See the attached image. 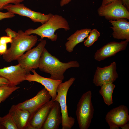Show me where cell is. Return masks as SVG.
Listing matches in <instances>:
<instances>
[{"label": "cell", "mask_w": 129, "mask_h": 129, "mask_svg": "<svg viewBox=\"0 0 129 129\" xmlns=\"http://www.w3.org/2000/svg\"><path fill=\"white\" fill-rule=\"evenodd\" d=\"M5 31L7 34V36L12 38L15 37L17 34V32L11 30L10 28H7L5 29Z\"/></svg>", "instance_id": "cell-27"}, {"label": "cell", "mask_w": 129, "mask_h": 129, "mask_svg": "<svg viewBox=\"0 0 129 129\" xmlns=\"http://www.w3.org/2000/svg\"></svg>", "instance_id": "cell-35"}, {"label": "cell", "mask_w": 129, "mask_h": 129, "mask_svg": "<svg viewBox=\"0 0 129 129\" xmlns=\"http://www.w3.org/2000/svg\"><path fill=\"white\" fill-rule=\"evenodd\" d=\"M8 113L11 116L18 129H26L31 115L27 111L22 109L16 105H12Z\"/></svg>", "instance_id": "cell-18"}, {"label": "cell", "mask_w": 129, "mask_h": 129, "mask_svg": "<svg viewBox=\"0 0 129 129\" xmlns=\"http://www.w3.org/2000/svg\"><path fill=\"white\" fill-rule=\"evenodd\" d=\"M129 42L126 40L119 42H110L97 51L94 55V59L100 61L114 56L118 53L125 50Z\"/></svg>", "instance_id": "cell-14"}, {"label": "cell", "mask_w": 129, "mask_h": 129, "mask_svg": "<svg viewBox=\"0 0 129 129\" xmlns=\"http://www.w3.org/2000/svg\"><path fill=\"white\" fill-rule=\"evenodd\" d=\"M3 9L14 14L27 17L34 22H39L42 24L47 22L54 15L51 13L45 14L33 11L21 3L8 4L4 7Z\"/></svg>", "instance_id": "cell-9"}, {"label": "cell", "mask_w": 129, "mask_h": 129, "mask_svg": "<svg viewBox=\"0 0 129 129\" xmlns=\"http://www.w3.org/2000/svg\"><path fill=\"white\" fill-rule=\"evenodd\" d=\"M109 22L113 26L110 28L113 31L112 35L114 38L129 41V22L126 19L109 20Z\"/></svg>", "instance_id": "cell-16"}, {"label": "cell", "mask_w": 129, "mask_h": 129, "mask_svg": "<svg viewBox=\"0 0 129 129\" xmlns=\"http://www.w3.org/2000/svg\"><path fill=\"white\" fill-rule=\"evenodd\" d=\"M62 118L59 104L54 101L51 109L42 128L43 129H58L61 124Z\"/></svg>", "instance_id": "cell-17"}, {"label": "cell", "mask_w": 129, "mask_h": 129, "mask_svg": "<svg viewBox=\"0 0 129 129\" xmlns=\"http://www.w3.org/2000/svg\"><path fill=\"white\" fill-rule=\"evenodd\" d=\"M51 98L48 91L44 88L32 98L16 105L19 108L29 112L31 115L29 121L34 114L48 102Z\"/></svg>", "instance_id": "cell-8"}, {"label": "cell", "mask_w": 129, "mask_h": 129, "mask_svg": "<svg viewBox=\"0 0 129 129\" xmlns=\"http://www.w3.org/2000/svg\"><path fill=\"white\" fill-rule=\"evenodd\" d=\"M31 71L33 74H27L26 77V80L29 82H37L42 85L48 91L51 97L52 100L54 101L57 95V88L63 81L43 77L37 73L35 69L32 70Z\"/></svg>", "instance_id": "cell-13"}, {"label": "cell", "mask_w": 129, "mask_h": 129, "mask_svg": "<svg viewBox=\"0 0 129 129\" xmlns=\"http://www.w3.org/2000/svg\"><path fill=\"white\" fill-rule=\"evenodd\" d=\"M7 49V44L0 43V55L4 54Z\"/></svg>", "instance_id": "cell-28"}, {"label": "cell", "mask_w": 129, "mask_h": 129, "mask_svg": "<svg viewBox=\"0 0 129 129\" xmlns=\"http://www.w3.org/2000/svg\"><path fill=\"white\" fill-rule=\"evenodd\" d=\"M24 0H0V10L2 9L5 6L9 4H17L20 3Z\"/></svg>", "instance_id": "cell-24"}, {"label": "cell", "mask_w": 129, "mask_h": 129, "mask_svg": "<svg viewBox=\"0 0 129 129\" xmlns=\"http://www.w3.org/2000/svg\"><path fill=\"white\" fill-rule=\"evenodd\" d=\"M12 40V38L7 36H2L0 38V43L2 44L11 43Z\"/></svg>", "instance_id": "cell-26"}, {"label": "cell", "mask_w": 129, "mask_h": 129, "mask_svg": "<svg viewBox=\"0 0 129 129\" xmlns=\"http://www.w3.org/2000/svg\"><path fill=\"white\" fill-rule=\"evenodd\" d=\"M105 119L110 129H118L123 126L129 121V110L124 105L111 110L106 115Z\"/></svg>", "instance_id": "cell-10"}, {"label": "cell", "mask_w": 129, "mask_h": 129, "mask_svg": "<svg viewBox=\"0 0 129 129\" xmlns=\"http://www.w3.org/2000/svg\"><path fill=\"white\" fill-rule=\"evenodd\" d=\"M72 0H61L60 2V5L61 7L68 4Z\"/></svg>", "instance_id": "cell-30"}, {"label": "cell", "mask_w": 129, "mask_h": 129, "mask_svg": "<svg viewBox=\"0 0 129 129\" xmlns=\"http://www.w3.org/2000/svg\"><path fill=\"white\" fill-rule=\"evenodd\" d=\"M20 88L17 86H11L9 85L0 86V104Z\"/></svg>", "instance_id": "cell-21"}, {"label": "cell", "mask_w": 129, "mask_h": 129, "mask_svg": "<svg viewBox=\"0 0 129 129\" xmlns=\"http://www.w3.org/2000/svg\"><path fill=\"white\" fill-rule=\"evenodd\" d=\"M99 92L102 97L104 103L109 106L113 103L112 95L115 86L113 83L104 84L101 86Z\"/></svg>", "instance_id": "cell-20"}, {"label": "cell", "mask_w": 129, "mask_h": 129, "mask_svg": "<svg viewBox=\"0 0 129 129\" xmlns=\"http://www.w3.org/2000/svg\"><path fill=\"white\" fill-rule=\"evenodd\" d=\"M99 15L107 19L115 20L125 18L129 20V12L124 5L122 0H116L101 5L97 10Z\"/></svg>", "instance_id": "cell-7"}, {"label": "cell", "mask_w": 129, "mask_h": 129, "mask_svg": "<svg viewBox=\"0 0 129 129\" xmlns=\"http://www.w3.org/2000/svg\"><path fill=\"white\" fill-rule=\"evenodd\" d=\"M45 40H41L35 47L27 51L17 60L18 64L30 73L32 69L38 68L40 58L46 44Z\"/></svg>", "instance_id": "cell-6"}, {"label": "cell", "mask_w": 129, "mask_h": 129, "mask_svg": "<svg viewBox=\"0 0 129 129\" xmlns=\"http://www.w3.org/2000/svg\"><path fill=\"white\" fill-rule=\"evenodd\" d=\"M15 16V14L9 11L2 12L0 11V20L3 19L11 18Z\"/></svg>", "instance_id": "cell-25"}, {"label": "cell", "mask_w": 129, "mask_h": 129, "mask_svg": "<svg viewBox=\"0 0 129 129\" xmlns=\"http://www.w3.org/2000/svg\"><path fill=\"white\" fill-rule=\"evenodd\" d=\"M60 28H63L66 31L70 29L65 19L61 16L55 14L37 28L29 29L24 32L27 35L35 34L40 36L42 39L46 38L54 41H56L58 37L57 34H55V32Z\"/></svg>", "instance_id": "cell-3"}, {"label": "cell", "mask_w": 129, "mask_h": 129, "mask_svg": "<svg viewBox=\"0 0 129 129\" xmlns=\"http://www.w3.org/2000/svg\"><path fill=\"white\" fill-rule=\"evenodd\" d=\"M8 81L5 78L0 76V86L9 85Z\"/></svg>", "instance_id": "cell-29"}, {"label": "cell", "mask_w": 129, "mask_h": 129, "mask_svg": "<svg viewBox=\"0 0 129 129\" xmlns=\"http://www.w3.org/2000/svg\"><path fill=\"white\" fill-rule=\"evenodd\" d=\"M0 124L6 129H18L13 119L9 113L3 117H0Z\"/></svg>", "instance_id": "cell-22"}, {"label": "cell", "mask_w": 129, "mask_h": 129, "mask_svg": "<svg viewBox=\"0 0 129 129\" xmlns=\"http://www.w3.org/2000/svg\"><path fill=\"white\" fill-rule=\"evenodd\" d=\"M54 103V101L51 99L37 111L30 120L26 128L42 129Z\"/></svg>", "instance_id": "cell-15"}, {"label": "cell", "mask_w": 129, "mask_h": 129, "mask_svg": "<svg viewBox=\"0 0 129 129\" xmlns=\"http://www.w3.org/2000/svg\"><path fill=\"white\" fill-rule=\"evenodd\" d=\"M91 30L86 28L77 30L67 38L68 41L65 44L66 50L69 53L73 52L77 44L83 42L88 37Z\"/></svg>", "instance_id": "cell-19"}, {"label": "cell", "mask_w": 129, "mask_h": 129, "mask_svg": "<svg viewBox=\"0 0 129 129\" xmlns=\"http://www.w3.org/2000/svg\"><path fill=\"white\" fill-rule=\"evenodd\" d=\"M3 128H4L0 124V129H3Z\"/></svg>", "instance_id": "cell-34"}, {"label": "cell", "mask_w": 129, "mask_h": 129, "mask_svg": "<svg viewBox=\"0 0 129 129\" xmlns=\"http://www.w3.org/2000/svg\"><path fill=\"white\" fill-rule=\"evenodd\" d=\"M122 3L124 5L127 9L129 10V0H122Z\"/></svg>", "instance_id": "cell-31"}, {"label": "cell", "mask_w": 129, "mask_h": 129, "mask_svg": "<svg viewBox=\"0 0 129 129\" xmlns=\"http://www.w3.org/2000/svg\"><path fill=\"white\" fill-rule=\"evenodd\" d=\"M75 80V78L72 77L60 83L57 89L56 97L54 101H57L59 104L62 118V129H71L75 123L74 118L69 116L66 100L69 90Z\"/></svg>", "instance_id": "cell-5"}, {"label": "cell", "mask_w": 129, "mask_h": 129, "mask_svg": "<svg viewBox=\"0 0 129 129\" xmlns=\"http://www.w3.org/2000/svg\"><path fill=\"white\" fill-rule=\"evenodd\" d=\"M116 69L115 62L103 68L97 67L94 75L93 83L97 86H101L106 83H113L118 77Z\"/></svg>", "instance_id": "cell-11"}, {"label": "cell", "mask_w": 129, "mask_h": 129, "mask_svg": "<svg viewBox=\"0 0 129 129\" xmlns=\"http://www.w3.org/2000/svg\"><path fill=\"white\" fill-rule=\"evenodd\" d=\"M80 66L79 63L76 61L67 63L61 62L45 48L40 58L38 68L41 71L50 74V78L63 81L64 79V73L67 69Z\"/></svg>", "instance_id": "cell-1"}, {"label": "cell", "mask_w": 129, "mask_h": 129, "mask_svg": "<svg viewBox=\"0 0 129 129\" xmlns=\"http://www.w3.org/2000/svg\"><path fill=\"white\" fill-rule=\"evenodd\" d=\"M89 34L87 39L85 40L84 43V45L87 47L91 46L98 40L100 35V32L95 29L91 30Z\"/></svg>", "instance_id": "cell-23"}, {"label": "cell", "mask_w": 129, "mask_h": 129, "mask_svg": "<svg viewBox=\"0 0 129 129\" xmlns=\"http://www.w3.org/2000/svg\"><path fill=\"white\" fill-rule=\"evenodd\" d=\"M115 0H102L101 5H105Z\"/></svg>", "instance_id": "cell-32"}, {"label": "cell", "mask_w": 129, "mask_h": 129, "mask_svg": "<svg viewBox=\"0 0 129 129\" xmlns=\"http://www.w3.org/2000/svg\"><path fill=\"white\" fill-rule=\"evenodd\" d=\"M38 40L36 35H27L19 30L17 36L12 38L10 48L2 55L3 59L8 63L17 60L25 52L34 46Z\"/></svg>", "instance_id": "cell-2"}, {"label": "cell", "mask_w": 129, "mask_h": 129, "mask_svg": "<svg viewBox=\"0 0 129 129\" xmlns=\"http://www.w3.org/2000/svg\"><path fill=\"white\" fill-rule=\"evenodd\" d=\"M129 124L128 123L126 124L123 126L121 127L122 129H129Z\"/></svg>", "instance_id": "cell-33"}, {"label": "cell", "mask_w": 129, "mask_h": 129, "mask_svg": "<svg viewBox=\"0 0 129 129\" xmlns=\"http://www.w3.org/2000/svg\"><path fill=\"white\" fill-rule=\"evenodd\" d=\"M91 97V92L88 91L83 94L77 105L75 113L80 129H87L90 126L94 111Z\"/></svg>", "instance_id": "cell-4"}, {"label": "cell", "mask_w": 129, "mask_h": 129, "mask_svg": "<svg viewBox=\"0 0 129 129\" xmlns=\"http://www.w3.org/2000/svg\"><path fill=\"white\" fill-rule=\"evenodd\" d=\"M27 73L25 70L19 64L0 68V76L6 79L11 86H16L26 80Z\"/></svg>", "instance_id": "cell-12"}]
</instances>
